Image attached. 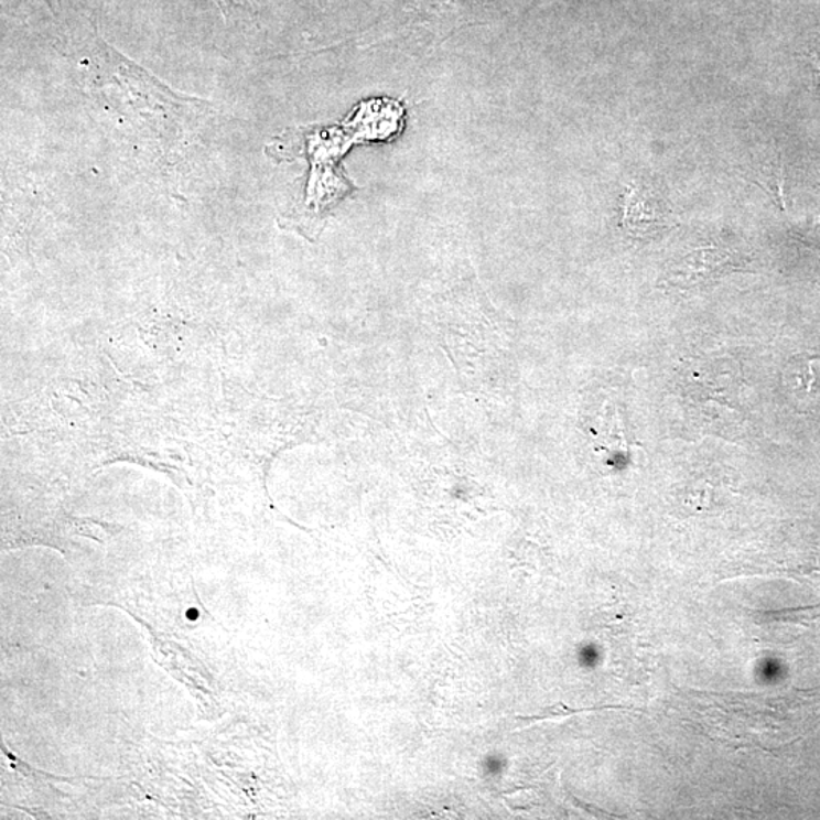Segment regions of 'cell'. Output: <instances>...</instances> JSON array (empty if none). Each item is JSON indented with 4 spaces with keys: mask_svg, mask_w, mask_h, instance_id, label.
<instances>
[{
    "mask_svg": "<svg viewBox=\"0 0 820 820\" xmlns=\"http://www.w3.org/2000/svg\"><path fill=\"white\" fill-rule=\"evenodd\" d=\"M488 2L489 0H412L409 23L445 34L472 23Z\"/></svg>",
    "mask_w": 820,
    "mask_h": 820,
    "instance_id": "6da1fadb",
    "label": "cell"
},
{
    "mask_svg": "<svg viewBox=\"0 0 820 820\" xmlns=\"http://www.w3.org/2000/svg\"><path fill=\"white\" fill-rule=\"evenodd\" d=\"M806 362L807 374L802 377L803 389L806 392H816L819 389L820 392V359H808Z\"/></svg>",
    "mask_w": 820,
    "mask_h": 820,
    "instance_id": "7a4b0ae2",
    "label": "cell"
}]
</instances>
